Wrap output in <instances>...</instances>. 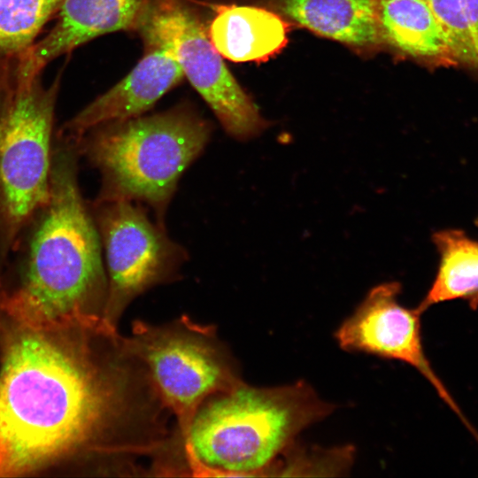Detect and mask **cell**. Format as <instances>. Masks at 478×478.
Listing matches in <instances>:
<instances>
[{
	"label": "cell",
	"instance_id": "7a4b0ae2",
	"mask_svg": "<svg viewBox=\"0 0 478 478\" xmlns=\"http://www.w3.org/2000/svg\"><path fill=\"white\" fill-rule=\"evenodd\" d=\"M74 141L54 138L47 201L28 219L0 266V317L57 329L104 320L108 280L102 244L78 180Z\"/></svg>",
	"mask_w": 478,
	"mask_h": 478
},
{
	"label": "cell",
	"instance_id": "2e32d148",
	"mask_svg": "<svg viewBox=\"0 0 478 478\" xmlns=\"http://www.w3.org/2000/svg\"><path fill=\"white\" fill-rule=\"evenodd\" d=\"M65 0H0V56L27 50Z\"/></svg>",
	"mask_w": 478,
	"mask_h": 478
},
{
	"label": "cell",
	"instance_id": "8992f818",
	"mask_svg": "<svg viewBox=\"0 0 478 478\" xmlns=\"http://www.w3.org/2000/svg\"><path fill=\"white\" fill-rule=\"evenodd\" d=\"M127 340L146 365L166 408L176 417L183 442L205 399L243 382L216 329L187 316L163 325L135 321Z\"/></svg>",
	"mask_w": 478,
	"mask_h": 478
},
{
	"label": "cell",
	"instance_id": "9c48e42d",
	"mask_svg": "<svg viewBox=\"0 0 478 478\" xmlns=\"http://www.w3.org/2000/svg\"><path fill=\"white\" fill-rule=\"evenodd\" d=\"M401 284L381 283L369 290L335 332L340 348L405 363L418 371L472 436L478 431L466 419L429 362L423 346L421 315L417 307L400 304Z\"/></svg>",
	"mask_w": 478,
	"mask_h": 478
},
{
	"label": "cell",
	"instance_id": "6da1fadb",
	"mask_svg": "<svg viewBox=\"0 0 478 478\" xmlns=\"http://www.w3.org/2000/svg\"><path fill=\"white\" fill-rule=\"evenodd\" d=\"M143 361L105 320L57 329L0 317V477L67 459L136 470L173 433Z\"/></svg>",
	"mask_w": 478,
	"mask_h": 478
},
{
	"label": "cell",
	"instance_id": "4fadbf2b",
	"mask_svg": "<svg viewBox=\"0 0 478 478\" xmlns=\"http://www.w3.org/2000/svg\"><path fill=\"white\" fill-rule=\"evenodd\" d=\"M280 16L323 37L358 48L382 42L377 0H274Z\"/></svg>",
	"mask_w": 478,
	"mask_h": 478
},
{
	"label": "cell",
	"instance_id": "5b68a950",
	"mask_svg": "<svg viewBox=\"0 0 478 478\" xmlns=\"http://www.w3.org/2000/svg\"><path fill=\"white\" fill-rule=\"evenodd\" d=\"M41 73L22 54L0 56V266L50 193L58 81Z\"/></svg>",
	"mask_w": 478,
	"mask_h": 478
},
{
	"label": "cell",
	"instance_id": "8fae6325",
	"mask_svg": "<svg viewBox=\"0 0 478 478\" xmlns=\"http://www.w3.org/2000/svg\"><path fill=\"white\" fill-rule=\"evenodd\" d=\"M152 0H65L50 31L24 51L30 65L42 72L54 58L97 36L135 30Z\"/></svg>",
	"mask_w": 478,
	"mask_h": 478
},
{
	"label": "cell",
	"instance_id": "7c38bea8",
	"mask_svg": "<svg viewBox=\"0 0 478 478\" xmlns=\"http://www.w3.org/2000/svg\"><path fill=\"white\" fill-rule=\"evenodd\" d=\"M288 26L275 12L251 5H218L208 34L225 58L265 61L287 43Z\"/></svg>",
	"mask_w": 478,
	"mask_h": 478
},
{
	"label": "cell",
	"instance_id": "ac0fdd59",
	"mask_svg": "<svg viewBox=\"0 0 478 478\" xmlns=\"http://www.w3.org/2000/svg\"><path fill=\"white\" fill-rule=\"evenodd\" d=\"M278 458L268 475H343L353 461V449H297L294 443Z\"/></svg>",
	"mask_w": 478,
	"mask_h": 478
},
{
	"label": "cell",
	"instance_id": "e0dca14e",
	"mask_svg": "<svg viewBox=\"0 0 478 478\" xmlns=\"http://www.w3.org/2000/svg\"><path fill=\"white\" fill-rule=\"evenodd\" d=\"M458 64L478 72V0H425Z\"/></svg>",
	"mask_w": 478,
	"mask_h": 478
},
{
	"label": "cell",
	"instance_id": "52a82bcc",
	"mask_svg": "<svg viewBox=\"0 0 478 478\" xmlns=\"http://www.w3.org/2000/svg\"><path fill=\"white\" fill-rule=\"evenodd\" d=\"M135 31L146 48H161L173 57L231 137L247 141L268 127L227 69L197 12L184 1L152 0Z\"/></svg>",
	"mask_w": 478,
	"mask_h": 478
},
{
	"label": "cell",
	"instance_id": "3957f363",
	"mask_svg": "<svg viewBox=\"0 0 478 478\" xmlns=\"http://www.w3.org/2000/svg\"><path fill=\"white\" fill-rule=\"evenodd\" d=\"M335 409L304 381L277 387L243 382L198 407L184 437L187 462L211 475H267L302 431Z\"/></svg>",
	"mask_w": 478,
	"mask_h": 478
},
{
	"label": "cell",
	"instance_id": "5bb4252c",
	"mask_svg": "<svg viewBox=\"0 0 478 478\" xmlns=\"http://www.w3.org/2000/svg\"><path fill=\"white\" fill-rule=\"evenodd\" d=\"M377 15L382 39L398 51L433 65L458 64L425 0H377Z\"/></svg>",
	"mask_w": 478,
	"mask_h": 478
},
{
	"label": "cell",
	"instance_id": "9a60e30c",
	"mask_svg": "<svg viewBox=\"0 0 478 478\" xmlns=\"http://www.w3.org/2000/svg\"><path fill=\"white\" fill-rule=\"evenodd\" d=\"M432 240L439 253L435 279L416 306L424 313L436 305L463 300L473 311L478 309V241L459 229L436 232Z\"/></svg>",
	"mask_w": 478,
	"mask_h": 478
},
{
	"label": "cell",
	"instance_id": "30bf717a",
	"mask_svg": "<svg viewBox=\"0 0 478 478\" xmlns=\"http://www.w3.org/2000/svg\"><path fill=\"white\" fill-rule=\"evenodd\" d=\"M146 49L122 81L79 112L59 132L76 138L96 126L141 116L182 80L181 66L167 50Z\"/></svg>",
	"mask_w": 478,
	"mask_h": 478
},
{
	"label": "cell",
	"instance_id": "277c9868",
	"mask_svg": "<svg viewBox=\"0 0 478 478\" xmlns=\"http://www.w3.org/2000/svg\"><path fill=\"white\" fill-rule=\"evenodd\" d=\"M211 135V123L181 104L151 116L101 124L70 138L100 173L95 200L143 203L165 226L181 176L204 151Z\"/></svg>",
	"mask_w": 478,
	"mask_h": 478
},
{
	"label": "cell",
	"instance_id": "ba28073f",
	"mask_svg": "<svg viewBox=\"0 0 478 478\" xmlns=\"http://www.w3.org/2000/svg\"><path fill=\"white\" fill-rule=\"evenodd\" d=\"M107 264L104 320L117 328L129 304L150 288L177 279L185 249L152 222L142 206L127 200L89 204Z\"/></svg>",
	"mask_w": 478,
	"mask_h": 478
}]
</instances>
